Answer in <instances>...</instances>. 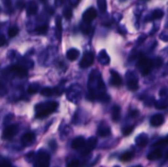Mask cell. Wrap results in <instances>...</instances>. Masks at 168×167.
Here are the masks:
<instances>
[{"label":"cell","mask_w":168,"mask_h":167,"mask_svg":"<svg viewBox=\"0 0 168 167\" xmlns=\"http://www.w3.org/2000/svg\"><path fill=\"white\" fill-rule=\"evenodd\" d=\"M58 104L56 102H49L36 105V117L37 118H43L49 116L56 111L58 108Z\"/></svg>","instance_id":"cell-1"},{"label":"cell","mask_w":168,"mask_h":167,"mask_svg":"<svg viewBox=\"0 0 168 167\" xmlns=\"http://www.w3.org/2000/svg\"><path fill=\"white\" fill-rule=\"evenodd\" d=\"M154 66L155 63L153 60L148 59L147 57L141 58L137 63V67L140 69V71L143 75H148L152 71V69Z\"/></svg>","instance_id":"cell-2"},{"label":"cell","mask_w":168,"mask_h":167,"mask_svg":"<svg viewBox=\"0 0 168 167\" xmlns=\"http://www.w3.org/2000/svg\"><path fill=\"white\" fill-rule=\"evenodd\" d=\"M49 161H50V156L49 154L41 149L39 151L36 156L35 167H49Z\"/></svg>","instance_id":"cell-3"},{"label":"cell","mask_w":168,"mask_h":167,"mask_svg":"<svg viewBox=\"0 0 168 167\" xmlns=\"http://www.w3.org/2000/svg\"><path fill=\"white\" fill-rule=\"evenodd\" d=\"M19 131V125H11L6 127L2 132V139H10L14 137Z\"/></svg>","instance_id":"cell-4"},{"label":"cell","mask_w":168,"mask_h":167,"mask_svg":"<svg viewBox=\"0 0 168 167\" xmlns=\"http://www.w3.org/2000/svg\"><path fill=\"white\" fill-rule=\"evenodd\" d=\"M94 61V55L92 53H84L80 62V66L81 68H88L93 64Z\"/></svg>","instance_id":"cell-5"},{"label":"cell","mask_w":168,"mask_h":167,"mask_svg":"<svg viewBox=\"0 0 168 167\" xmlns=\"http://www.w3.org/2000/svg\"><path fill=\"white\" fill-rule=\"evenodd\" d=\"M97 139L94 138V137L89 138V139L86 141L85 145L83 147V150H82L81 152L82 155L84 156V155H87V154L89 153L91 151H93V150L94 149V147H96V145H97Z\"/></svg>","instance_id":"cell-6"},{"label":"cell","mask_w":168,"mask_h":167,"mask_svg":"<svg viewBox=\"0 0 168 167\" xmlns=\"http://www.w3.org/2000/svg\"><path fill=\"white\" fill-rule=\"evenodd\" d=\"M97 17V11L95 10L94 7H89L84 11V12L83 13L82 16V18H83V21L84 22H87V23H90L91 21H93L95 18Z\"/></svg>","instance_id":"cell-7"},{"label":"cell","mask_w":168,"mask_h":167,"mask_svg":"<svg viewBox=\"0 0 168 167\" xmlns=\"http://www.w3.org/2000/svg\"><path fill=\"white\" fill-rule=\"evenodd\" d=\"M36 141V134L33 132H27L21 138V142L24 146H31Z\"/></svg>","instance_id":"cell-8"},{"label":"cell","mask_w":168,"mask_h":167,"mask_svg":"<svg viewBox=\"0 0 168 167\" xmlns=\"http://www.w3.org/2000/svg\"><path fill=\"white\" fill-rule=\"evenodd\" d=\"M98 134L100 137L105 138V137L110 136L111 134V129L109 125L106 122H102L98 126Z\"/></svg>","instance_id":"cell-9"},{"label":"cell","mask_w":168,"mask_h":167,"mask_svg":"<svg viewBox=\"0 0 168 167\" xmlns=\"http://www.w3.org/2000/svg\"><path fill=\"white\" fill-rule=\"evenodd\" d=\"M10 70L13 73L14 75H17V76L21 77V78H23V77H25L28 74L27 69L24 68V67H22V66H16V65L12 66L11 67H10Z\"/></svg>","instance_id":"cell-10"},{"label":"cell","mask_w":168,"mask_h":167,"mask_svg":"<svg viewBox=\"0 0 168 167\" xmlns=\"http://www.w3.org/2000/svg\"><path fill=\"white\" fill-rule=\"evenodd\" d=\"M111 75H112V78H111V84H113V86H116V87H120V86L122 85V79L121 75L115 71V70H111Z\"/></svg>","instance_id":"cell-11"},{"label":"cell","mask_w":168,"mask_h":167,"mask_svg":"<svg viewBox=\"0 0 168 167\" xmlns=\"http://www.w3.org/2000/svg\"><path fill=\"white\" fill-rule=\"evenodd\" d=\"M164 117L161 114H156L153 117H152L150 120V124L153 127H157L160 126L164 123Z\"/></svg>","instance_id":"cell-12"},{"label":"cell","mask_w":168,"mask_h":167,"mask_svg":"<svg viewBox=\"0 0 168 167\" xmlns=\"http://www.w3.org/2000/svg\"><path fill=\"white\" fill-rule=\"evenodd\" d=\"M85 143H86V141H85L84 138H83V137H77V138L74 139L73 141H72L71 147L73 149H80V148L84 147V146L85 145Z\"/></svg>","instance_id":"cell-13"},{"label":"cell","mask_w":168,"mask_h":167,"mask_svg":"<svg viewBox=\"0 0 168 167\" xmlns=\"http://www.w3.org/2000/svg\"><path fill=\"white\" fill-rule=\"evenodd\" d=\"M38 11V5L35 1H31L26 5V12L29 16L35 15Z\"/></svg>","instance_id":"cell-14"},{"label":"cell","mask_w":168,"mask_h":167,"mask_svg":"<svg viewBox=\"0 0 168 167\" xmlns=\"http://www.w3.org/2000/svg\"><path fill=\"white\" fill-rule=\"evenodd\" d=\"M148 142V138L147 136V134H139V136L135 139V143L139 147H144L147 145V143Z\"/></svg>","instance_id":"cell-15"},{"label":"cell","mask_w":168,"mask_h":167,"mask_svg":"<svg viewBox=\"0 0 168 167\" xmlns=\"http://www.w3.org/2000/svg\"><path fill=\"white\" fill-rule=\"evenodd\" d=\"M80 56V51L76 49H69L66 53V57L70 61H75Z\"/></svg>","instance_id":"cell-16"},{"label":"cell","mask_w":168,"mask_h":167,"mask_svg":"<svg viewBox=\"0 0 168 167\" xmlns=\"http://www.w3.org/2000/svg\"><path fill=\"white\" fill-rule=\"evenodd\" d=\"M112 118L114 121H118L121 119V107L119 106H113L112 108Z\"/></svg>","instance_id":"cell-17"},{"label":"cell","mask_w":168,"mask_h":167,"mask_svg":"<svg viewBox=\"0 0 168 167\" xmlns=\"http://www.w3.org/2000/svg\"><path fill=\"white\" fill-rule=\"evenodd\" d=\"M161 156H162V152L160 149H156L153 152H151L150 153H148L147 158L149 160H155L160 159Z\"/></svg>","instance_id":"cell-18"},{"label":"cell","mask_w":168,"mask_h":167,"mask_svg":"<svg viewBox=\"0 0 168 167\" xmlns=\"http://www.w3.org/2000/svg\"><path fill=\"white\" fill-rule=\"evenodd\" d=\"M56 35L58 39L62 36V18L61 17H57L56 18Z\"/></svg>","instance_id":"cell-19"},{"label":"cell","mask_w":168,"mask_h":167,"mask_svg":"<svg viewBox=\"0 0 168 167\" xmlns=\"http://www.w3.org/2000/svg\"><path fill=\"white\" fill-rule=\"evenodd\" d=\"M164 16V12L161 9H156L153 12L151 15V19L152 20H157V19H161Z\"/></svg>","instance_id":"cell-20"},{"label":"cell","mask_w":168,"mask_h":167,"mask_svg":"<svg viewBox=\"0 0 168 167\" xmlns=\"http://www.w3.org/2000/svg\"><path fill=\"white\" fill-rule=\"evenodd\" d=\"M168 107V101L166 99H161L155 103V107L157 109H164Z\"/></svg>","instance_id":"cell-21"},{"label":"cell","mask_w":168,"mask_h":167,"mask_svg":"<svg viewBox=\"0 0 168 167\" xmlns=\"http://www.w3.org/2000/svg\"><path fill=\"white\" fill-rule=\"evenodd\" d=\"M128 88L130 90L135 91L137 88H139V84H138V80L136 79H131V80H129L128 84H127Z\"/></svg>","instance_id":"cell-22"},{"label":"cell","mask_w":168,"mask_h":167,"mask_svg":"<svg viewBox=\"0 0 168 167\" xmlns=\"http://www.w3.org/2000/svg\"><path fill=\"white\" fill-rule=\"evenodd\" d=\"M48 30H49V26H48V25H42V26H40L37 27V28L36 29V31L38 35H44L47 34Z\"/></svg>","instance_id":"cell-23"},{"label":"cell","mask_w":168,"mask_h":167,"mask_svg":"<svg viewBox=\"0 0 168 167\" xmlns=\"http://www.w3.org/2000/svg\"><path fill=\"white\" fill-rule=\"evenodd\" d=\"M39 90H40V84L37 83L31 84V85L29 86V88H28V93H31V94L36 93Z\"/></svg>","instance_id":"cell-24"},{"label":"cell","mask_w":168,"mask_h":167,"mask_svg":"<svg viewBox=\"0 0 168 167\" xmlns=\"http://www.w3.org/2000/svg\"><path fill=\"white\" fill-rule=\"evenodd\" d=\"M98 7L101 12H104L107 10V1L106 0H97Z\"/></svg>","instance_id":"cell-25"},{"label":"cell","mask_w":168,"mask_h":167,"mask_svg":"<svg viewBox=\"0 0 168 167\" xmlns=\"http://www.w3.org/2000/svg\"><path fill=\"white\" fill-rule=\"evenodd\" d=\"M18 32H19V29L17 26H12L10 27L8 29V31H7V35H8V37L13 38L15 37L16 35H17Z\"/></svg>","instance_id":"cell-26"},{"label":"cell","mask_w":168,"mask_h":167,"mask_svg":"<svg viewBox=\"0 0 168 167\" xmlns=\"http://www.w3.org/2000/svg\"><path fill=\"white\" fill-rule=\"evenodd\" d=\"M40 93L45 97H50L53 94V90L49 87H45V88H42V90L40 91Z\"/></svg>","instance_id":"cell-27"},{"label":"cell","mask_w":168,"mask_h":167,"mask_svg":"<svg viewBox=\"0 0 168 167\" xmlns=\"http://www.w3.org/2000/svg\"><path fill=\"white\" fill-rule=\"evenodd\" d=\"M98 100L103 103H107V102L110 101V97H109L108 94H107L105 92H103L101 93H99L98 95Z\"/></svg>","instance_id":"cell-28"},{"label":"cell","mask_w":168,"mask_h":167,"mask_svg":"<svg viewBox=\"0 0 168 167\" xmlns=\"http://www.w3.org/2000/svg\"><path fill=\"white\" fill-rule=\"evenodd\" d=\"M133 157V153L131 152H126L125 153L122 154V156H121V160L122 161H129L130 160H131Z\"/></svg>","instance_id":"cell-29"},{"label":"cell","mask_w":168,"mask_h":167,"mask_svg":"<svg viewBox=\"0 0 168 167\" xmlns=\"http://www.w3.org/2000/svg\"><path fill=\"white\" fill-rule=\"evenodd\" d=\"M133 130H134V126L133 125H129V126H126L122 130V134L125 136H127V135L131 134L133 132Z\"/></svg>","instance_id":"cell-30"},{"label":"cell","mask_w":168,"mask_h":167,"mask_svg":"<svg viewBox=\"0 0 168 167\" xmlns=\"http://www.w3.org/2000/svg\"><path fill=\"white\" fill-rule=\"evenodd\" d=\"M63 16H64V17L67 20H69L70 18L71 17V16H72V12H71V9L69 8V7H66V8L64 9V11H63Z\"/></svg>","instance_id":"cell-31"},{"label":"cell","mask_w":168,"mask_h":167,"mask_svg":"<svg viewBox=\"0 0 168 167\" xmlns=\"http://www.w3.org/2000/svg\"><path fill=\"white\" fill-rule=\"evenodd\" d=\"M16 7L17 9H20V10H22L26 7V2L25 0H17L16 2Z\"/></svg>","instance_id":"cell-32"},{"label":"cell","mask_w":168,"mask_h":167,"mask_svg":"<svg viewBox=\"0 0 168 167\" xmlns=\"http://www.w3.org/2000/svg\"><path fill=\"white\" fill-rule=\"evenodd\" d=\"M80 162L78 160H71V162L67 165V167H80Z\"/></svg>","instance_id":"cell-33"},{"label":"cell","mask_w":168,"mask_h":167,"mask_svg":"<svg viewBox=\"0 0 168 167\" xmlns=\"http://www.w3.org/2000/svg\"><path fill=\"white\" fill-rule=\"evenodd\" d=\"M168 143V139H161V140L157 141V143L153 144V147H157V146H161V145H165V144H167Z\"/></svg>","instance_id":"cell-34"},{"label":"cell","mask_w":168,"mask_h":167,"mask_svg":"<svg viewBox=\"0 0 168 167\" xmlns=\"http://www.w3.org/2000/svg\"><path fill=\"white\" fill-rule=\"evenodd\" d=\"M2 3L4 5V7L7 9H10V10H12V2L11 0H2Z\"/></svg>","instance_id":"cell-35"},{"label":"cell","mask_w":168,"mask_h":167,"mask_svg":"<svg viewBox=\"0 0 168 167\" xmlns=\"http://www.w3.org/2000/svg\"><path fill=\"white\" fill-rule=\"evenodd\" d=\"M160 96L165 98H168V88H162L160 92Z\"/></svg>","instance_id":"cell-36"},{"label":"cell","mask_w":168,"mask_h":167,"mask_svg":"<svg viewBox=\"0 0 168 167\" xmlns=\"http://www.w3.org/2000/svg\"><path fill=\"white\" fill-rule=\"evenodd\" d=\"M1 167H13L11 165V163L9 162L8 160H3L1 163Z\"/></svg>","instance_id":"cell-37"},{"label":"cell","mask_w":168,"mask_h":167,"mask_svg":"<svg viewBox=\"0 0 168 167\" xmlns=\"http://www.w3.org/2000/svg\"><path fill=\"white\" fill-rule=\"evenodd\" d=\"M6 43V39H5V36L3 35H1V38H0V45L2 46L3 44Z\"/></svg>","instance_id":"cell-38"},{"label":"cell","mask_w":168,"mask_h":167,"mask_svg":"<svg viewBox=\"0 0 168 167\" xmlns=\"http://www.w3.org/2000/svg\"><path fill=\"white\" fill-rule=\"evenodd\" d=\"M40 1L41 2H43V3H44V2H46L47 1H48V0H40Z\"/></svg>","instance_id":"cell-39"},{"label":"cell","mask_w":168,"mask_h":167,"mask_svg":"<svg viewBox=\"0 0 168 167\" xmlns=\"http://www.w3.org/2000/svg\"><path fill=\"white\" fill-rule=\"evenodd\" d=\"M135 167H143V166H142V165H136V166Z\"/></svg>","instance_id":"cell-40"},{"label":"cell","mask_w":168,"mask_h":167,"mask_svg":"<svg viewBox=\"0 0 168 167\" xmlns=\"http://www.w3.org/2000/svg\"><path fill=\"white\" fill-rule=\"evenodd\" d=\"M114 167H121V166H119V165H115Z\"/></svg>","instance_id":"cell-41"}]
</instances>
